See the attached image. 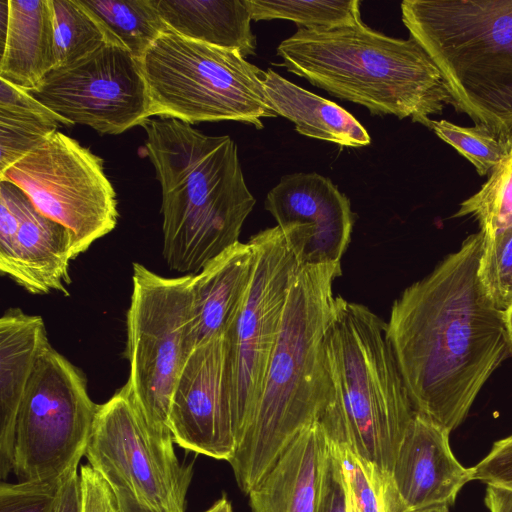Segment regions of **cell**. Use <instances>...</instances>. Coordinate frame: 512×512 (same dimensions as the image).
<instances>
[{
  "label": "cell",
  "mask_w": 512,
  "mask_h": 512,
  "mask_svg": "<svg viewBox=\"0 0 512 512\" xmlns=\"http://www.w3.org/2000/svg\"><path fill=\"white\" fill-rule=\"evenodd\" d=\"M173 443L149 427L126 382L99 404L85 457L113 490L157 512H186L193 465L179 461Z\"/></svg>",
  "instance_id": "cell-11"
},
{
  "label": "cell",
  "mask_w": 512,
  "mask_h": 512,
  "mask_svg": "<svg viewBox=\"0 0 512 512\" xmlns=\"http://www.w3.org/2000/svg\"><path fill=\"white\" fill-rule=\"evenodd\" d=\"M483 233L469 235L391 308L386 333L416 413L451 432L511 351L504 311L478 277Z\"/></svg>",
  "instance_id": "cell-1"
},
{
  "label": "cell",
  "mask_w": 512,
  "mask_h": 512,
  "mask_svg": "<svg viewBox=\"0 0 512 512\" xmlns=\"http://www.w3.org/2000/svg\"><path fill=\"white\" fill-rule=\"evenodd\" d=\"M8 3L0 79L29 92L55 67L51 0H8Z\"/></svg>",
  "instance_id": "cell-21"
},
{
  "label": "cell",
  "mask_w": 512,
  "mask_h": 512,
  "mask_svg": "<svg viewBox=\"0 0 512 512\" xmlns=\"http://www.w3.org/2000/svg\"><path fill=\"white\" fill-rule=\"evenodd\" d=\"M324 361L327 402L318 422L328 440L346 445L389 476L416 411L386 322L368 307L336 296Z\"/></svg>",
  "instance_id": "cell-4"
},
{
  "label": "cell",
  "mask_w": 512,
  "mask_h": 512,
  "mask_svg": "<svg viewBox=\"0 0 512 512\" xmlns=\"http://www.w3.org/2000/svg\"><path fill=\"white\" fill-rule=\"evenodd\" d=\"M67 122L28 91L0 79V173Z\"/></svg>",
  "instance_id": "cell-24"
},
{
  "label": "cell",
  "mask_w": 512,
  "mask_h": 512,
  "mask_svg": "<svg viewBox=\"0 0 512 512\" xmlns=\"http://www.w3.org/2000/svg\"><path fill=\"white\" fill-rule=\"evenodd\" d=\"M485 504L489 512H512V491L487 485Z\"/></svg>",
  "instance_id": "cell-37"
},
{
  "label": "cell",
  "mask_w": 512,
  "mask_h": 512,
  "mask_svg": "<svg viewBox=\"0 0 512 512\" xmlns=\"http://www.w3.org/2000/svg\"><path fill=\"white\" fill-rule=\"evenodd\" d=\"M482 233L478 277L495 306L506 311L512 304V226Z\"/></svg>",
  "instance_id": "cell-31"
},
{
  "label": "cell",
  "mask_w": 512,
  "mask_h": 512,
  "mask_svg": "<svg viewBox=\"0 0 512 512\" xmlns=\"http://www.w3.org/2000/svg\"><path fill=\"white\" fill-rule=\"evenodd\" d=\"M341 263L299 265L262 392L229 461L248 494L289 444L317 422L327 402L324 338L333 315Z\"/></svg>",
  "instance_id": "cell-3"
},
{
  "label": "cell",
  "mask_w": 512,
  "mask_h": 512,
  "mask_svg": "<svg viewBox=\"0 0 512 512\" xmlns=\"http://www.w3.org/2000/svg\"><path fill=\"white\" fill-rule=\"evenodd\" d=\"M289 72L372 114L411 118L429 128L450 104L444 78L412 37L398 39L362 20L331 29L298 30L276 49Z\"/></svg>",
  "instance_id": "cell-5"
},
{
  "label": "cell",
  "mask_w": 512,
  "mask_h": 512,
  "mask_svg": "<svg viewBox=\"0 0 512 512\" xmlns=\"http://www.w3.org/2000/svg\"><path fill=\"white\" fill-rule=\"evenodd\" d=\"M473 480L512 491V434L494 442L473 467Z\"/></svg>",
  "instance_id": "cell-33"
},
{
  "label": "cell",
  "mask_w": 512,
  "mask_h": 512,
  "mask_svg": "<svg viewBox=\"0 0 512 512\" xmlns=\"http://www.w3.org/2000/svg\"><path fill=\"white\" fill-rule=\"evenodd\" d=\"M169 428L180 447L230 461L236 450L224 335L197 346L176 380Z\"/></svg>",
  "instance_id": "cell-14"
},
{
  "label": "cell",
  "mask_w": 512,
  "mask_h": 512,
  "mask_svg": "<svg viewBox=\"0 0 512 512\" xmlns=\"http://www.w3.org/2000/svg\"><path fill=\"white\" fill-rule=\"evenodd\" d=\"M264 205L300 265L340 262L355 214L350 200L329 178L315 172L284 175L267 193Z\"/></svg>",
  "instance_id": "cell-15"
},
{
  "label": "cell",
  "mask_w": 512,
  "mask_h": 512,
  "mask_svg": "<svg viewBox=\"0 0 512 512\" xmlns=\"http://www.w3.org/2000/svg\"><path fill=\"white\" fill-rule=\"evenodd\" d=\"M318 512H347L346 494L341 466L331 445L326 464L322 497Z\"/></svg>",
  "instance_id": "cell-35"
},
{
  "label": "cell",
  "mask_w": 512,
  "mask_h": 512,
  "mask_svg": "<svg viewBox=\"0 0 512 512\" xmlns=\"http://www.w3.org/2000/svg\"><path fill=\"white\" fill-rule=\"evenodd\" d=\"M259 77L273 110L293 122L298 133L346 147L370 144L364 126L335 102L305 90L270 68L261 69Z\"/></svg>",
  "instance_id": "cell-22"
},
{
  "label": "cell",
  "mask_w": 512,
  "mask_h": 512,
  "mask_svg": "<svg viewBox=\"0 0 512 512\" xmlns=\"http://www.w3.org/2000/svg\"><path fill=\"white\" fill-rule=\"evenodd\" d=\"M156 8L172 31L208 45L254 55L256 36L244 0H155Z\"/></svg>",
  "instance_id": "cell-23"
},
{
  "label": "cell",
  "mask_w": 512,
  "mask_h": 512,
  "mask_svg": "<svg viewBox=\"0 0 512 512\" xmlns=\"http://www.w3.org/2000/svg\"><path fill=\"white\" fill-rule=\"evenodd\" d=\"M450 432L416 413L399 445L388 478V502L401 512L452 505L473 480V467L454 456Z\"/></svg>",
  "instance_id": "cell-17"
},
{
  "label": "cell",
  "mask_w": 512,
  "mask_h": 512,
  "mask_svg": "<svg viewBox=\"0 0 512 512\" xmlns=\"http://www.w3.org/2000/svg\"><path fill=\"white\" fill-rule=\"evenodd\" d=\"M98 406L83 373L47 346L17 415L13 472L19 481H62L76 472Z\"/></svg>",
  "instance_id": "cell-9"
},
{
  "label": "cell",
  "mask_w": 512,
  "mask_h": 512,
  "mask_svg": "<svg viewBox=\"0 0 512 512\" xmlns=\"http://www.w3.org/2000/svg\"><path fill=\"white\" fill-rule=\"evenodd\" d=\"M82 509L81 476L76 471L61 486L56 512H82Z\"/></svg>",
  "instance_id": "cell-36"
},
{
  "label": "cell",
  "mask_w": 512,
  "mask_h": 512,
  "mask_svg": "<svg viewBox=\"0 0 512 512\" xmlns=\"http://www.w3.org/2000/svg\"><path fill=\"white\" fill-rule=\"evenodd\" d=\"M204 512H233L232 505L226 496L218 499L210 508Z\"/></svg>",
  "instance_id": "cell-39"
},
{
  "label": "cell",
  "mask_w": 512,
  "mask_h": 512,
  "mask_svg": "<svg viewBox=\"0 0 512 512\" xmlns=\"http://www.w3.org/2000/svg\"><path fill=\"white\" fill-rule=\"evenodd\" d=\"M409 512H450L449 506L441 505V506H433L418 510H412Z\"/></svg>",
  "instance_id": "cell-41"
},
{
  "label": "cell",
  "mask_w": 512,
  "mask_h": 512,
  "mask_svg": "<svg viewBox=\"0 0 512 512\" xmlns=\"http://www.w3.org/2000/svg\"><path fill=\"white\" fill-rule=\"evenodd\" d=\"M102 25L108 40L141 61L152 44L169 31L155 0H80Z\"/></svg>",
  "instance_id": "cell-25"
},
{
  "label": "cell",
  "mask_w": 512,
  "mask_h": 512,
  "mask_svg": "<svg viewBox=\"0 0 512 512\" xmlns=\"http://www.w3.org/2000/svg\"><path fill=\"white\" fill-rule=\"evenodd\" d=\"M192 276L168 278L133 263L126 316V357L130 366L127 383L149 427L163 436H172L171 397L182 366L192 352Z\"/></svg>",
  "instance_id": "cell-8"
},
{
  "label": "cell",
  "mask_w": 512,
  "mask_h": 512,
  "mask_svg": "<svg viewBox=\"0 0 512 512\" xmlns=\"http://www.w3.org/2000/svg\"><path fill=\"white\" fill-rule=\"evenodd\" d=\"M55 67L71 64L109 42L106 31L80 0H51Z\"/></svg>",
  "instance_id": "cell-26"
},
{
  "label": "cell",
  "mask_w": 512,
  "mask_h": 512,
  "mask_svg": "<svg viewBox=\"0 0 512 512\" xmlns=\"http://www.w3.org/2000/svg\"><path fill=\"white\" fill-rule=\"evenodd\" d=\"M329 452L318 421L304 429L248 493L251 512H318Z\"/></svg>",
  "instance_id": "cell-18"
},
{
  "label": "cell",
  "mask_w": 512,
  "mask_h": 512,
  "mask_svg": "<svg viewBox=\"0 0 512 512\" xmlns=\"http://www.w3.org/2000/svg\"><path fill=\"white\" fill-rule=\"evenodd\" d=\"M329 443L341 466L347 512H387L385 485L389 476L382 474L346 445Z\"/></svg>",
  "instance_id": "cell-29"
},
{
  "label": "cell",
  "mask_w": 512,
  "mask_h": 512,
  "mask_svg": "<svg viewBox=\"0 0 512 512\" xmlns=\"http://www.w3.org/2000/svg\"><path fill=\"white\" fill-rule=\"evenodd\" d=\"M29 93L68 125L117 135L151 117L141 61L106 42L66 66L52 69Z\"/></svg>",
  "instance_id": "cell-13"
},
{
  "label": "cell",
  "mask_w": 512,
  "mask_h": 512,
  "mask_svg": "<svg viewBox=\"0 0 512 512\" xmlns=\"http://www.w3.org/2000/svg\"><path fill=\"white\" fill-rule=\"evenodd\" d=\"M151 116L194 124L236 121L262 129L278 116L260 81L261 69L238 51L163 33L141 59Z\"/></svg>",
  "instance_id": "cell-7"
},
{
  "label": "cell",
  "mask_w": 512,
  "mask_h": 512,
  "mask_svg": "<svg viewBox=\"0 0 512 512\" xmlns=\"http://www.w3.org/2000/svg\"><path fill=\"white\" fill-rule=\"evenodd\" d=\"M508 152L480 190L460 203L454 217H472L484 232L512 226V136Z\"/></svg>",
  "instance_id": "cell-28"
},
{
  "label": "cell",
  "mask_w": 512,
  "mask_h": 512,
  "mask_svg": "<svg viewBox=\"0 0 512 512\" xmlns=\"http://www.w3.org/2000/svg\"><path fill=\"white\" fill-rule=\"evenodd\" d=\"M65 480L2 481L0 512H56L59 492Z\"/></svg>",
  "instance_id": "cell-32"
},
{
  "label": "cell",
  "mask_w": 512,
  "mask_h": 512,
  "mask_svg": "<svg viewBox=\"0 0 512 512\" xmlns=\"http://www.w3.org/2000/svg\"><path fill=\"white\" fill-rule=\"evenodd\" d=\"M0 181L17 186L41 214L68 229L75 257L117 224L103 159L59 131L1 172Z\"/></svg>",
  "instance_id": "cell-12"
},
{
  "label": "cell",
  "mask_w": 512,
  "mask_h": 512,
  "mask_svg": "<svg viewBox=\"0 0 512 512\" xmlns=\"http://www.w3.org/2000/svg\"><path fill=\"white\" fill-rule=\"evenodd\" d=\"M73 239L14 184L0 181V271L27 292L67 295Z\"/></svg>",
  "instance_id": "cell-16"
},
{
  "label": "cell",
  "mask_w": 512,
  "mask_h": 512,
  "mask_svg": "<svg viewBox=\"0 0 512 512\" xmlns=\"http://www.w3.org/2000/svg\"><path fill=\"white\" fill-rule=\"evenodd\" d=\"M248 242L254 252L251 280L224 334L237 445L258 404L290 288L300 265L278 225L258 232Z\"/></svg>",
  "instance_id": "cell-10"
},
{
  "label": "cell",
  "mask_w": 512,
  "mask_h": 512,
  "mask_svg": "<svg viewBox=\"0 0 512 512\" xmlns=\"http://www.w3.org/2000/svg\"><path fill=\"white\" fill-rule=\"evenodd\" d=\"M254 265L249 242H237L193 274L189 345L222 336L232 324L248 289Z\"/></svg>",
  "instance_id": "cell-20"
},
{
  "label": "cell",
  "mask_w": 512,
  "mask_h": 512,
  "mask_svg": "<svg viewBox=\"0 0 512 512\" xmlns=\"http://www.w3.org/2000/svg\"><path fill=\"white\" fill-rule=\"evenodd\" d=\"M254 21L285 19L306 29H331L359 20L358 0H244Z\"/></svg>",
  "instance_id": "cell-27"
},
{
  "label": "cell",
  "mask_w": 512,
  "mask_h": 512,
  "mask_svg": "<svg viewBox=\"0 0 512 512\" xmlns=\"http://www.w3.org/2000/svg\"><path fill=\"white\" fill-rule=\"evenodd\" d=\"M402 22L441 72L450 105L512 136V0H404Z\"/></svg>",
  "instance_id": "cell-6"
},
{
  "label": "cell",
  "mask_w": 512,
  "mask_h": 512,
  "mask_svg": "<svg viewBox=\"0 0 512 512\" xmlns=\"http://www.w3.org/2000/svg\"><path fill=\"white\" fill-rule=\"evenodd\" d=\"M82 512H119L116 495L107 481L89 464L80 468Z\"/></svg>",
  "instance_id": "cell-34"
},
{
  "label": "cell",
  "mask_w": 512,
  "mask_h": 512,
  "mask_svg": "<svg viewBox=\"0 0 512 512\" xmlns=\"http://www.w3.org/2000/svg\"><path fill=\"white\" fill-rule=\"evenodd\" d=\"M50 345L42 317L19 308L0 319V476L13 472L18 411L36 362Z\"/></svg>",
  "instance_id": "cell-19"
},
{
  "label": "cell",
  "mask_w": 512,
  "mask_h": 512,
  "mask_svg": "<svg viewBox=\"0 0 512 512\" xmlns=\"http://www.w3.org/2000/svg\"><path fill=\"white\" fill-rule=\"evenodd\" d=\"M146 153L162 192L163 258L172 271L197 274L239 242L255 198L238 149L178 119L147 120Z\"/></svg>",
  "instance_id": "cell-2"
},
{
  "label": "cell",
  "mask_w": 512,
  "mask_h": 512,
  "mask_svg": "<svg viewBox=\"0 0 512 512\" xmlns=\"http://www.w3.org/2000/svg\"><path fill=\"white\" fill-rule=\"evenodd\" d=\"M429 129L465 157L480 176L489 175L508 152L506 139L481 126L464 127L447 120H432Z\"/></svg>",
  "instance_id": "cell-30"
},
{
  "label": "cell",
  "mask_w": 512,
  "mask_h": 512,
  "mask_svg": "<svg viewBox=\"0 0 512 512\" xmlns=\"http://www.w3.org/2000/svg\"><path fill=\"white\" fill-rule=\"evenodd\" d=\"M504 318H505V324H506L508 338H509L511 351H512V304L509 306V308L506 311H504Z\"/></svg>",
  "instance_id": "cell-40"
},
{
  "label": "cell",
  "mask_w": 512,
  "mask_h": 512,
  "mask_svg": "<svg viewBox=\"0 0 512 512\" xmlns=\"http://www.w3.org/2000/svg\"><path fill=\"white\" fill-rule=\"evenodd\" d=\"M113 491L116 495L119 512H157L123 490Z\"/></svg>",
  "instance_id": "cell-38"
}]
</instances>
